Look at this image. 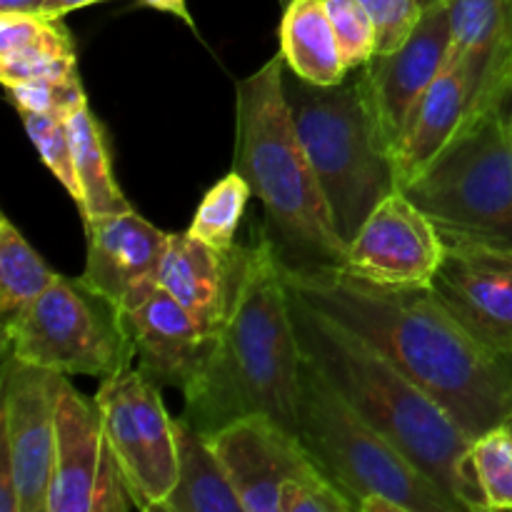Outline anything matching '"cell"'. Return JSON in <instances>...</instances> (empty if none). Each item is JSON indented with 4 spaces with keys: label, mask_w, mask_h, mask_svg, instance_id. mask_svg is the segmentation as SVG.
<instances>
[{
    "label": "cell",
    "mask_w": 512,
    "mask_h": 512,
    "mask_svg": "<svg viewBox=\"0 0 512 512\" xmlns=\"http://www.w3.org/2000/svg\"><path fill=\"white\" fill-rule=\"evenodd\" d=\"M378 28V53L400 48L423 15L420 0H360Z\"/></svg>",
    "instance_id": "obj_31"
},
{
    "label": "cell",
    "mask_w": 512,
    "mask_h": 512,
    "mask_svg": "<svg viewBox=\"0 0 512 512\" xmlns=\"http://www.w3.org/2000/svg\"><path fill=\"white\" fill-rule=\"evenodd\" d=\"M88 258L80 280L120 313H130L160 290L170 233L135 210L85 220Z\"/></svg>",
    "instance_id": "obj_16"
},
{
    "label": "cell",
    "mask_w": 512,
    "mask_h": 512,
    "mask_svg": "<svg viewBox=\"0 0 512 512\" xmlns=\"http://www.w3.org/2000/svg\"><path fill=\"white\" fill-rule=\"evenodd\" d=\"M140 368L160 385L185 390L203 365L213 335L163 288L125 313Z\"/></svg>",
    "instance_id": "obj_18"
},
{
    "label": "cell",
    "mask_w": 512,
    "mask_h": 512,
    "mask_svg": "<svg viewBox=\"0 0 512 512\" xmlns=\"http://www.w3.org/2000/svg\"><path fill=\"white\" fill-rule=\"evenodd\" d=\"M78 70V55L75 53H38V55H0V80L3 85L23 83L33 78H48V75H65Z\"/></svg>",
    "instance_id": "obj_32"
},
{
    "label": "cell",
    "mask_w": 512,
    "mask_h": 512,
    "mask_svg": "<svg viewBox=\"0 0 512 512\" xmlns=\"http://www.w3.org/2000/svg\"><path fill=\"white\" fill-rule=\"evenodd\" d=\"M60 273H55L38 250L25 240L18 225L0 218V315L13 318L38 300Z\"/></svg>",
    "instance_id": "obj_24"
},
{
    "label": "cell",
    "mask_w": 512,
    "mask_h": 512,
    "mask_svg": "<svg viewBox=\"0 0 512 512\" xmlns=\"http://www.w3.org/2000/svg\"><path fill=\"white\" fill-rule=\"evenodd\" d=\"M470 460L490 510H512V423L485 430L470 443Z\"/></svg>",
    "instance_id": "obj_26"
},
{
    "label": "cell",
    "mask_w": 512,
    "mask_h": 512,
    "mask_svg": "<svg viewBox=\"0 0 512 512\" xmlns=\"http://www.w3.org/2000/svg\"><path fill=\"white\" fill-rule=\"evenodd\" d=\"M250 195H253V190H250L248 180L238 170L228 173L200 200L198 210L190 220L188 233H193L195 238L205 240V243L218 250L235 248L238 245L235 243V233L240 228Z\"/></svg>",
    "instance_id": "obj_25"
},
{
    "label": "cell",
    "mask_w": 512,
    "mask_h": 512,
    "mask_svg": "<svg viewBox=\"0 0 512 512\" xmlns=\"http://www.w3.org/2000/svg\"><path fill=\"white\" fill-rule=\"evenodd\" d=\"M473 115L470 83L465 65L450 55V63L433 80L405 123L403 138L395 150L400 188L418 178L463 130Z\"/></svg>",
    "instance_id": "obj_20"
},
{
    "label": "cell",
    "mask_w": 512,
    "mask_h": 512,
    "mask_svg": "<svg viewBox=\"0 0 512 512\" xmlns=\"http://www.w3.org/2000/svg\"><path fill=\"white\" fill-rule=\"evenodd\" d=\"M8 100L18 108V113L50 115V118L68 120L75 110L88 105L80 73L48 75V78L23 80L8 85Z\"/></svg>",
    "instance_id": "obj_27"
},
{
    "label": "cell",
    "mask_w": 512,
    "mask_h": 512,
    "mask_svg": "<svg viewBox=\"0 0 512 512\" xmlns=\"http://www.w3.org/2000/svg\"><path fill=\"white\" fill-rule=\"evenodd\" d=\"M103 3V0H45L43 15L50 20H63L65 15L73 13V10L88 8V5Z\"/></svg>",
    "instance_id": "obj_34"
},
{
    "label": "cell",
    "mask_w": 512,
    "mask_h": 512,
    "mask_svg": "<svg viewBox=\"0 0 512 512\" xmlns=\"http://www.w3.org/2000/svg\"><path fill=\"white\" fill-rule=\"evenodd\" d=\"M143 5H148V8H155L160 10V13H168V15H175V18L183 20L185 25H190L193 28V15H190L188 10V3L185 0H140Z\"/></svg>",
    "instance_id": "obj_35"
},
{
    "label": "cell",
    "mask_w": 512,
    "mask_h": 512,
    "mask_svg": "<svg viewBox=\"0 0 512 512\" xmlns=\"http://www.w3.org/2000/svg\"><path fill=\"white\" fill-rule=\"evenodd\" d=\"M138 510L118 460L105 440L95 400L60 380L55 403V458L48 512Z\"/></svg>",
    "instance_id": "obj_10"
},
{
    "label": "cell",
    "mask_w": 512,
    "mask_h": 512,
    "mask_svg": "<svg viewBox=\"0 0 512 512\" xmlns=\"http://www.w3.org/2000/svg\"><path fill=\"white\" fill-rule=\"evenodd\" d=\"M70 140H73L75 170H78L80 190V215L85 220L108 218V215L133 210L125 200L123 190L115 183L113 163H110V150L105 145V135L95 115L90 113L88 105L75 110L68 118Z\"/></svg>",
    "instance_id": "obj_23"
},
{
    "label": "cell",
    "mask_w": 512,
    "mask_h": 512,
    "mask_svg": "<svg viewBox=\"0 0 512 512\" xmlns=\"http://www.w3.org/2000/svg\"><path fill=\"white\" fill-rule=\"evenodd\" d=\"M300 373L303 353L283 263L268 230H260L253 243L238 245L233 295L203 365L183 390V418L213 435L233 420L265 413L298 435Z\"/></svg>",
    "instance_id": "obj_2"
},
{
    "label": "cell",
    "mask_w": 512,
    "mask_h": 512,
    "mask_svg": "<svg viewBox=\"0 0 512 512\" xmlns=\"http://www.w3.org/2000/svg\"><path fill=\"white\" fill-rule=\"evenodd\" d=\"M3 355L60 375L108 378L135 358L125 315L80 278H63L3 320Z\"/></svg>",
    "instance_id": "obj_8"
},
{
    "label": "cell",
    "mask_w": 512,
    "mask_h": 512,
    "mask_svg": "<svg viewBox=\"0 0 512 512\" xmlns=\"http://www.w3.org/2000/svg\"><path fill=\"white\" fill-rule=\"evenodd\" d=\"M298 438L318 468L353 500L358 512L370 498H390L403 512L460 510L413 460L360 418L305 358L298 395Z\"/></svg>",
    "instance_id": "obj_6"
},
{
    "label": "cell",
    "mask_w": 512,
    "mask_h": 512,
    "mask_svg": "<svg viewBox=\"0 0 512 512\" xmlns=\"http://www.w3.org/2000/svg\"><path fill=\"white\" fill-rule=\"evenodd\" d=\"M433 3H438V0H420V5H423V8H430Z\"/></svg>",
    "instance_id": "obj_38"
},
{
    "label": "cell",
    "mask_w": 512,
    "mask_h": 512,
    "mask_svg": "<svg viewBox=\"0 0 512 512\" xmlns=\"http://www.w3.org/2000/svg\"><path fill=\"white\" fill-rule=\"evenodd\" d=\"M505 105H508V108H510V113H512V85H510V90H508V93H505Z\"/></svg>",
    "instance_id": "obj_37"
},
{
    "label": "cell",
    "mask_w": 512,
    "mask_h": 512,
    "mask_svg": "<svg viewBox=\"0 0 512 512\" xmlns=\"http://www.w3.org/2000/svg\"><path fill=\"white\" fill-rule=\"evenodd\" d=\"M278 3H283V5H288V3H290V0H278Z\"/></svg>",
    "instance_id": "obj_39"
},
{
    "label": "cell",
    "mask_w": 512,
    "mask_h": 512,
    "mask_svg": "<svg viewBox=\"0 0 512 512\" xmlns=\"http://www.w3.org/2000/svg\"><path fill=\"white\" fill-rule=\"evenodd\" d=\"M238 265V245L218 250L193 233H170L160 268V288L173 295L210 335L228 310Z\"/></svg>",
    "instance_id": "obj_19"
},
{
    "label": "cell",
    "mask_w": 512,
    "mask_h": 512,
    "mask_svg": "<svg viewBox=\"0 0 512 512\" xmlns=\"http://www.w3.org/2000/svg\"><path fill=\"white\" fill-rule=\"evenodd\" d=\"M285 95L335 228L350 243L380 200L400 188L393 150L358 75L340 85H313L285 65Z\"/></svg>",
    "instance_id": "obj_5"
},
{
    "label": "cell",
    "mask_w": 512,
    "mask_h": 512,
    "mask_svg": "<svg viewBox=\"0 0 512 512\" xmlns=\"http://www.w3.org/2000/svg\"><path fill=\"white\" fill-rule=\"evenodd\" d=\"M280 512H358L353 500L320 470L295 480L280 498Z\"/></svg>",
    "instance_id": "obj_30"
},
{
    "label": "cell",
    "mask_w": 512,
    "mask_h": 512,
    "mask_svg": "<svg viewBox=\"0 0 512 512\" xmlns=\"http://www.w3.org/2000/svg\"><path fill=\"white\" fill-rule=\"evenodd\" d=\"M155 383L143 368L125 365L95 393L105 440L118 460L138 510H160L178 480V438Z\"/></svg>",
    "instance_id": "obj_9"
},
{
    "label": "cell",
    "mask_w": 512,
    "mask_h": 512,
    "mask_svg": "<svg viewBox=\"0 0 512 512\" xmlns=\"http://www.w3.org/2000/svg\"><path fill=\"white\" fill-rule=\"evenodd\" d=\"M178 438V480L160 510L165 512H243L225 465L205 433L175 418Z\"/></svg>",
    "instance_id": "obj_22"
},
{
    "label": "cell",
    "mask_w": 512,
    "mask_h": 512,
    "mask_svg": "<svg viewBox=\"0 0 512 512\" xmlns=\"http://www.w3.org/2000/svg\"><path fill=\"white\" fill-rule=\"evenodd\" d=\"M263 203L265 230L293 270H345L340 238L320 180L300 143L285 95V58L273 55L238 83L235 168Z\"/></svg>",
    "instance_id": "obj_4"
},
{
    "label": "cell",
    "mask_w": 512,
    "mask_h": 512,
    "mask_svg": "<svg viewBox=\"0 0 512 512\" xmlns=\"http://www.w3.org/2000/svg\"><path fill=\"white\" fill-rule=\"evenodd\" d=\"M450 55L453 30L448 0H438L430 8H423L418 25L400 48L378 53L365 68H360L358 80L393 155L410 113L450 63Z\"/></svg>",
    "instance_id": "obj_13"
},
{
    "label": "cell",
    "mask_w": 512,
    "mask_h": 512,
    "mask_svg": "<svg viewBox=\"0 0 512 512\" xmlns=\"http://www.w3.org/2000/svg\"><path fill=\"white\" fill-rule=\"evenodd\" d=\"M208 438L243 512H280L290 483L320 473L298 435L265 413L233 420Z\"/></svg>",
    "instance_id": "obj_14"
},
{
    "label": "cell",
    "mask_w": 512,
    "mask_h": 512,
    "mask_svg": "<svg viewBox=\"0 0 512 512\" xmlns=\"http://www.w3.org/2000/svg\"><path fill=\"white\" fill-rule=\"evenodd\" d=\"M433 290L490 345L512 350V240L443 233Z\"/></svg>",
    "instance_id": "obj_12"
},
{
    "label": "cell",
    "mask_w": 512,
    "mask_h": 512,
    "mask_svg": "<svg viewBox=\"0 0 512 512\" xmlns=\"http://www.w3.org/2000/svg\"><path fill=\"white\" fill-rule=\"evenodd\" d=\"M440 233L512 240V113L490 105L405 188Z\"/></svg>",
    "instance_id": "obj_7"
},
{
    "label": "cell",
    "mask_w": 512,
    "mask_h": 512,
    "mask_svg": "<svg viewBox=\"0 0 512 512\" xmlns=\"http://www.w3.org/2000/svg\"><path fill=\"white\" fill-rule=\"evenodd\" d=\"M443 255L438 225L398 188L348 243L345 270L380 285H433Z\"/></svg>",
    "instance_id": "obj_15"
},
{
    "label": "cell",
    "mask_w": 512,
    "mask_h": 512,
    "mask_svg": "<svg viewBox=\"0 0 512 512\" xmlns=\"http://www.w3.org/2000/svg\"><path fill=\"white\" fill-rule=\"evenodd\" d=\"M448 13L453 58L468 73L475 118L512 85V0H448Z\"/></svg>",
    "instance_id": "obj_17"
},
{
    "label": "cell",
    "mask_w": 512,
    "mask_h": 512,
    "mask_svg": "<svg viewBox=\"0 0 512 512\" xmlns=\"http://www.w3.org/2000/svg\"><path fill=\"white\" fill-rule=\"evenodd\" d=\"M0 512H20L18 483H15L13 460L8 450L0 445Z\"/></svg>",
    "instance_id": "obj_33"
},
{
    "label": "cell",
    "mask_w": 512,
    "mask_h": 512,
    "mask_svg": "<svg viewBox=\"0 0 512 512\" xmlns=\"http://www.w3.org/2000/svg\"><path fill=\"white\" fill-rule=\"evenodd\" d=\"M0 445L10 453L20 512H48L55 458V403L63 375L3 355Z\"/></svg>",
    "instance_id": "obj_11"
},
{
    "label": "cell",
    "mask_w": 512,
    "mask_h": 512,
    "mask_svg": "<svg viewBox=\"0 0 512 512\" xmlns=\"http://www.w3.org/2000/svg\"><path fill=\"white\" fill-rule=\"evenodd\" d=\"M25 125V133L33 140L35 150H38L40 160L45 168L53 173L65 188V193L75 200L80 208L83 200V190H80L78 170H75V153H73V140H70L68 120L50 118V115H35V113H20Z\"/></svg>",
    "instance_id": "obj_28"
},
{
    "label": "cell",
    "mask_w": 512,
    "mask_h": 512,
    "mask_svg": "<svg viewBox=\"0 0 512 512\" xmlns=\"http://www.w3.org/2000/svg\"><path fill=\"white\" fill-rule=\"evenodd\" d=\"M288 293L303 358L460 510L488 512L470 460L473 438L448 410L368 340L315 310L290 288Z\"/></svg>",
    "instance_id": "obj_3"
},
{
    "label": "cell",
    "mask_w": 512,
    "mask_h": 512,
    "mask_svg": "<svg viewBox=\"0 0 512 512\" xmlns=\"http://www.w3.org/2000/svg\"><path fill=\"white\" fill-rule=\"evenodd\" d=\"M45 0H0V13L43 15Z\"/></svg>",
    "instance_id": "obj_36"
},
{
    "label": "cell",
    "mask_w": 512,
    "mask_h": 512,
    "mask_svg": "<svg viewBox=\"0 0 512 512\" xmlns=\"http://www.w3.org/2000/svg\"><path fill=\"white\" fill-rule=\"evenodd\" d=\"M280 53L300 80L313 85H340L348 80L325 0H290L280 23Z\"/></svg>",
    "instance_id": "obj_21"
},
{
    "label": "cell",
    "mask_w": 512,
    "mask_h": 512,
    "mask_svg": "<svg viewBox=\"0 0 512 512\" xmlns=\"http://www.w3.org/2000/svg\"><path fill=\"white\" fill-rule=\"evenodd\" d=\"M510 423H512V418H510Z\"/></svg>",
    "instance_id": "obj_40"
},
{
    "label": "cell",
    "mask_w": 512,
    "mask_h": 512,
    "mask_svg": "<svg viewBox=\"0 0 512 512\" xmlns=\"http://www.w3.org/2000/svg\"><path fill=\"white\" fill-rule=\"evenodd\" d=\"M295 295L398 365L450 418L478 438L512 418V350L480 338L433 285H380L348 270H293Z\"/></svg>",
    "instance_id": "obj_1"
},
{
    "label": "cell",
    "mask_w": 512,
    "mask_h": 512,
    "mask_svg": "<svg viewBox=\"0 0 512 512\" xmlns=\"http://www.w3.org/2000/svg\"><path fill=\"white\" fill-rule=\"evenodd\" d=\"M345 68H365L378 55V28L360 0H325Z\"/></svg>",
    "instance_id": "obj_29"
}]
</instances>
